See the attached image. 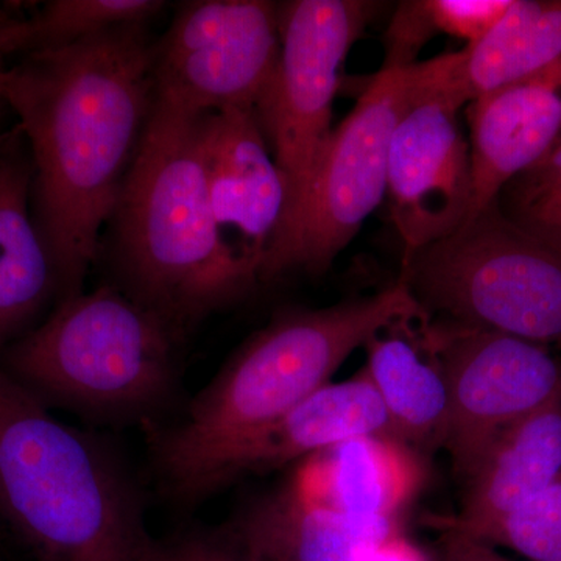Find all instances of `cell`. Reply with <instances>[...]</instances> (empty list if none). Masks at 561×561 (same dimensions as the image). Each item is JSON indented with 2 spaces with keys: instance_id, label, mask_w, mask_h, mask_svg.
<instances>
[{
  "instance_id": "6da1fadb",
  "label": "cell",
  "mask_w": 561,
  "mask_h": 561,
  "mask_svg": "<svg viewBox=\"0 0 561 561\" xmlns=\"http://www.w3.org/2000/svg\"><path fill=\"white\" fill-rule=\"evenodd\" d=\"M2 101L31 149L32 213L65 301L83 291L154 101L147 24L25 55Z\"/></svg>"
},
{
  "instance_id": "7a4b0ae2",
  "label": "cell",
  "mask_w": 561,
  "mask_h": 561,
  "mask_svg": "<svg viewBox=\"0 0 561 561\" xmlns=\"http://www.w3.org/2000/svg\"><path fill=\"white\" fill-rule=\"evenodd\" d=\"M426 312L402 280L330 308L289 309L251 334L171 420L144 430L150 481L175 511L216 496L228 461L327 386L373 335Z\"/></svg>"
},
{
  "instance_id": "3957f363",
  "label": "cell",
  "mask_w": 561,
  "mask_h": 561,
  "mask_svg": "<svg viewBox=\"0 0 561 561\" xmlns=\"http://www.w3.org/2000/svg\"><path fill=\"white\" fill-rule=\"evenodd\" d=\"M201 117L154 95L106 225L110 284L184 341L203 320L256 287L228 260L217 236Z\"/></svg>"
},
{
  "instance_id": "277c9868",
  "label": "cell",
  "mask_w": 561,
  "mask_h": 561,
  "mask_svg": "<svg viewBox=\"0 0 561 561\" xmlns=\"http://www.w3.org/2000/svg\"><path fill=\"white\" fill-rule=\"evenodd\" d=\"M0 529L35 561H151L158 541L119 446L58 420L2 373Z\"/></svg>"
},
{
  "instance_id": "5b68a950",
  "label": "cell",
  "mask_w": 561,
  "mask_h": 561,
  "mask_svg": "<svg viewBox=\"0 0 561 561\" xmlns=\"http://www.w3.org/2000/svg\"><path fill=\"white\" fill-rule=\"evenodd\" d=\"M184 339L113 284L62 301L38 328L0 351V373L49 409L91 430L171 420L184 393Z\"/></svg>"
},
{
  "instance_id": "8992f818",
  "label": "cell",
  "mask_w": 561,
  "mask_h": 561,
  "mask_svg": "<svg viewBox=\"0 0 561 561\" xmlns=\"http://www.w3.org/2000/svg\"><path fill=\"white\" fill-rule=\"evenodd\" d=\"M400 279L430 319L561 343V243L505 216L500 201L402 257Z\"/></svg>"
},
{
  "instance_id": "52a82bcc",
  "label": "cell",
  "mask_w": 561,
  "mask_h": 561,
  "mask_svg": "<svg viewBox=\"0 0 561 561\" xmlns=\"http://www.w3.org/2000/svg\"><path fill=\"white\" fill-rule=\"evenodd\" d=\"M381 10L382 3L367 0L278 3L279 61L256 111L287 190L286 221L271 260L300 216L330 142L346 57Z\"/></svg>"
},
{
  "instance_id": "ba28073f",
  "label": "cell",
  "mask_w": 561,
  "mask_h": 561,
  "mask_svg": "<svg viewBox=\"0 0 561 561\" xmlns=\"http://www.w3.org/2000/svg\"><path fill=\"white\" fill-rule=\"evenodd\" d=\"M423 77V62L381 69L332 130L300 216L261 283L294 272L321 275L386 198L390 140Z\"/></svg>"
},
{
  "instance_id": "9c48e42d",
  "label": "cell",
  "mask_w": 561,
  "mask_h": 561,
  "mask_svg": "<svg viewBox=\"0 0 561 561\" xmlns=\"http://www.w3.org/2000/svg\"><path fill=\"white\" fill-rule=\"evenodd\" d=\"M449 389V424L443 449L467 481L502 432L561 398V362L548 346L427 319L419 330Z\"/></svg>"
},
{
  "instance_id": "30bf717a",
  "label": "cell",
  "mask_w": 561,
  "mask_h": 561,
  "mask_svg": "<svg viewBox=\"0 0 561 561\" xmlns=\"http://www.w3.org/2000/svg\"><path fill=\"white\" fill-rule=\"evenodd\" d=\"M278 3L194 0L153 44L154 95L194 114L257 111L279 61Z\"/></svg>"
},
{
  "instance_id": "8fae6325",
  "label": "cell",
  "mask_w": 561,
  "mask_h": 561,
  "mask_svg": "<svg viewBox=\"0 0 561 561\" xmlns=\"http://www.w3.org/2000/svg\"><path fill=\"white\" fill-rule=\"evenodd\" d=\"M465 108L446 83V54L423 61L419 90L390 140L386 198L404 256L463 227L470 214V140Z\"/></svg>"
},
{
  "instance_id": "7c38bea8",
  "label": "cell",
  "mask_w": 561,
  "mask_h": 561,
  "mask_svg": "<svg viewBox=\"0 0 561 561\" xmlns=\"http://www.w3.org/2000/svg\"><path fill=\"white\" fill-rule=\"evenodd\" d=\"M201 133L210 210L221 249L257 286L286 221V183L256 111L202 114Z\"/></svg>"
},
{
  "instance_id": "4fadbf2b",
  "label": "cell",
  "mask_w": 561,
  "mask_h": 561,
  "mask_svg": "<svg viewBox=\"0 0 561 561\" xmlns=\"http://www.w3.org/2000/svg\"><path fill=\"white\" fill-rule=\"evenodd\" d=\"M467 117L472 165L470 221L500 201L512 181L559 142L561 60L537 76L471 102Z\"/></svg>"
},
{
  "instance_id": "5bb4252c",
  "label": "cell",
  "mask_w": 561,
  "mask_h": 561,
  "mask_svg": "<svg viewBox=\"0 0 561 561\" xmlns=\"http://www.w3.org/2000/svg\"><path fill=\"white\" fill-rule=\"evenodd\" d=\"M225 530L257 561H368L401 537L398 518H362L306 500L294 483L265 494Z\"/></svg>"
},
{
  "instance_id": "9a60e30c",
  "label": "cell",
  "mask_w": 561,
  "mask_h": 561,
  "mask_svg": "<svg viewBox=\"0 0 561 561\" xmlns=\"http://www.w3.org/2000/svg\"><path fill=\"white\" fill-rule=\"evenodd\" d=\"M32 161L18 139L0 144V351L65 301L60 276L32 213Z\"/></svg>"
},
{
  "instance_id": "2e32d148",
  "label": "cell",
  "mask_w": 561,
  "mask_h": 561,
  "mask_svg": "<svg viewBox=\"0 0 561 561\" xmlns=\"http://www.w3.org/2000/svg\"><path fill=\"white\" fill-rule=\"evenodd\" d=\"M367 435L393 438L389 412L367 373L328 382L256 440L236 454L217 479V493L249 476L267 474L332 446ZM394 440V438H393Z\"/></svg>"
},
{
  "instance_id": "e0dca14e",
  "label": "cell",
  "mask_w": 561,
  "mask_h": 561,
  "mask_svg": "<svg viewBox=\"0 0 561 561\" xmlns=\"http://www.w3.org/2000/svg\"><path fill=\"white\" fill-rule=\"evenodd\" d=\"M561 476V398L502 432L465 481L460 513L435 522L478 535Z\"/></svg>"
},
{
  "instance_id": "ac0fdd59",
  "label": "cell",
  "mask_w": 561,
  "mask_h": 561,
  "mask_svg": "<svg viewBox=\"0 0 561 561\" xmlns=\"http://www.w3.org/2000/svg\"><path fill=\"white\" fill-rule=\"evenodd\" d=\"M423 481L416 453L390 437L351 438L309 457L295 489L362 518H398Z\"/></svg>"
},
{
  "instance_id": "d6986e66",
  "label": "cell",
  "mask_w": 561,
  "mask_h": 561,
  "mask_svg": "<svg viewBox=\"0 0 561 561\" xmlns=\"http://www.w3.org/2000/svg\"><path fill=\"white\" fill-rule=\"evenodd\" d=\"M413 321L386 328L365 343L364 371L389 412L394 440L415 453L434 451L445 446L449 389Z\"/></svg>"
},
{
  "instance_id": "ffe728a7",
  "label": "cell",
  "mask_w": 561,
  "mask_h": 561,
  "mask_svg": "<svg viewBox=\"0 0 561 561\" xmlns=\"http://www.w3.org/2000/svg\"><path fill=\"white\" fill-rule=\"evenodd\" d=\"M561 60V0H512L479 43L449 54L448 83L465 105Z\"/></svg>"
},
{
  "instance_id": "44dd1931",
  "label": "cell",
  "mask_w": 561,
  "mask_h": 561,
  "mask_svg": "<svg viewBox=\"0 0 561 561\" xmlns=\"http://www.w3.org/2000/svg\"><path fill=\"white\" fill-rule=\"evenodd\" d=\"M164 7L160 0H54L28 20L0 22V51L25 57L65 49L116 28L149 24Z\"/></svg>"
},
{
  "instance_id": "7402d4cb",
  "label": "cell",
  "mask_w": 561,
  "mask_h": 561,
  "mask_svg": "<svg viewBox=\"0 0 561 561\" xmlns=\"http://www.w3.org/2000/svg\"><path fill=\"white\" fill-rule=\"evenodd\" d=\"M474 538L511 549L529 561H561V476L529 504Z\"/></svg>"
},
{
  "instance_id": "603a6c76",
  "label": "cell",
  "mask_w": 561,
  "mask_h": 561,
  "mask_svg": "<svg viewBox=\"0 0 561 561\" xmlns=\"http://www.w3.org/2000/svg\"><path fill=\"white\" fill-rule=\"evenodd\" d=\"M434 35L479 43L504 16L512 0H421Z\"/></svg>"
},
{
  "instance_id": "cb8c5ba5",
  "label": "cell",
  "mask_w": 561,
  "mask_h": 561,
  "mask_svg": "<svg viewBox=\"0 0 561 561\" xmlns=\"http://www.w3.org/2000/svg\"><path fill=\"white\" fill-rule=\"evenodd\" d=\"M151 561H257L224 526H194L158 538Z\"/></svg>"
},
{
  "instance_id": "d4e9b609",
  "label": "cell",
  "mask_w": 561,
  "mask_h": 561,
  "mask_svg": "<svg viewBox=\"0 0 561 561\" xmlns=\"http://www.w3.org/2000/svg\"><path fill=\"white\" fill-rule=\"evenodd\" d=\"M434 36L421 0L401 2L387 28L386 60L382 69L409 68L416 65L420 50Z\"/></svg>"
},
{
  "instance_id": "484cf974",
  "label": "cell",
  "mask_w": 561,
  "mask_h": 561,
  "mask_svg": "<svg viewBox=\"0 0 561 561\" xmlns=\"http://www.w3.org/2000/svg\"><path fill=\"white\" fill-rule=\"evenodd\" d=\"M512 186L516 210L541 198L561 194V138L541 161L507 187Z\"/></svg>"
},
{
  "instance_id": "4316f807",
  "label": "cell",
  "mask_w": 561,
  "mask_h": 561,
  "mask_svg": "<svg viewBox=\"0 0 561 561\" xmlns=\"http://www.w3.org/2000/svg\"><path fill=\"white\" fill-rule=\"evenodd\" d=\"M434 522L440 530V537L435 542L434 559L432 561H516L502 556L494 546L478 540L471 535Z\"/></svg>"
},
{
  "instance_id": "83f0119b",
  "label": "cell",
  "mask_w": 561,
  "mask_h": 561,
  "mask_svg": "<svg viewBox=\"0 0 561 561\" xmlns=\"http://www.w3.org/2000/svg\"><path fill=\"white\" fill-rule=\"evenodd\" d=\"M531 231L561 243V194L530 203L516 210V219Z\"/></svg>"
},
{
  "instance_id": "f1b7e54d",
  "label": "cell",
  "mask_w": 561,
  "mask_h": 561,
  "mask_svg": "<svg viewBox=\"0 0 561 561\" xmlns=\"http://www.w3.org/2000/svg\"><path fill=\"white\" fill-rule=\"evenodd\" d=\"M5 14L2 13V11H0V22H2L3 20H5ZM3 55H2V51H0V103H3L2 101V77H3V72H5V66H3Z\"/></svg>"
}]
</instances>
